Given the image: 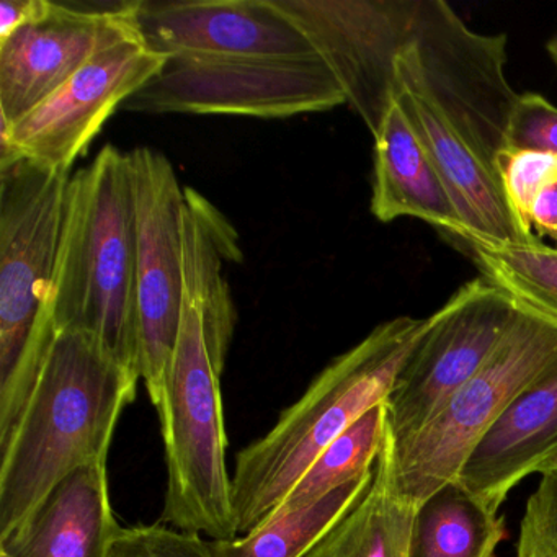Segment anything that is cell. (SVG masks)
Returning a JSON list of instances; mask_svg holds the SVG:
<instances>
[{"label":"cell","instance_id":"16","mask_svg":"<svg viewBox=\"0 0 557 557\" xmlns=\"http://www.w3.org/2000/svg\"><path fill=\"white\" fill-rule=\"evenodd\" d=\"M557 453V368L528 387L472 449L458 482L498 513L508 494Z\"/></svg>","mask_w":557,"mask_h":557},{"label":"cell","instance_id":"15","mask_svg":"<svg viewBox=\"0 0 557 557\" xmlns=\"http://www.w3.org/2000/svg\"><path fill=\"white\" fill-rule=\"evenodd\" d=\"M394 99L429 151L466 230V252L475 246L530 244L511 216L497 175L466 145L438 109L396 74Z\"/></svg>","mask_w":557,"mask_h":557},{"label":"cell","instance_id":"1","mask_svg":"<svg viewBox=\"0 0 557 557\" xmlns=\"http://www.w3.org/2000/svg\"><path fill=\"white\" fill-rule=\"evenodd\" d=\"M139 380L90 335L58 332L21 425L0 453V536L71 472L107 461Z\"/></svg>","mask_w":557,"mask_h":557},{"label":"cell","instance_id":"2","mask_svg":"<svg viewBox=\"0 0 557 557\" xmlns=\"http://www.w3.org/2000/svg\"><path fill=\"white\" fill-rule=\"evenodd\" d=\"M426 318L391 319L335 358L262 438L237 455V533L249 534L280 507L318 456L368 410L386 403L397 374L432 327Z\"/></svg>","mask_w":557,"mask_h":557},{"label":"cell","instance_id":"30","mask_svg":"<svg viewBox=\"0 0 557 557\" xmlns=\"http://www.w3.org/2000/svg\"><path fill=\"white\" fill-rule=\"evenodd\" d=\"M546 51L547 54H549L550 61H553L557 67V32L549 38V40H547Z\"/></svg>","mask_w":557,"mask_h":557},{"label":"cell","instance_id":"5","mask_svg":"<svg viewBox=\"0 0 557 557\" xmlns=\"http://www.w3.org/2000/svg\"><path fill=\"white\" fill-rule=\"evenodd\" d=\"M156 409L168 468L162 523L211 541L236 540L221 376L208 350L200 305L185 288L174 355Z\"/></svg>","mask_w":557,"mask_h":557},{"label":"cell","instance_id":"19","mask_svg":"<svg viewBox=\"0 0 557 557\" xmlns=\"http://www.w3.org/2000/svg\"><path fill=\"white\" fill-rule=\"evenodd\" d=\"M417 508L397 485L387 419L370 487L306 557H409Z\"/></svg>","mask_w":557,"mask_h":557},{"label":"cell","instance_id":"3","mask_svg":"<svg viewBox=\"0 0 557 557\" xmlns=\"http://www.w3.org/2000/svg\"><path fill=\"white\" fill-rule=\"evenodd\" d=\"M57 332H84L139 370L136 210L128 152L109 145L71 177L54 276Z\"/></svg>","mask_w":557,"mask_h":557},{"label":"cell","instance_id":"31","mask_svg":"<svg viewBox=\"0 0 557 557\" xmlns=\"http://www.w3.org/2000/svg\"><path fill=\"white\" fill-rule=\"evenodd\" d=\"M547 471H557V453L556 455L550 456L546 462H544L543 469H541L540 474Z\"/></svg>","mask_w":557,"mask_h":557},{"label":"cell","instance_id":"12","mask_svg":"<svg viewBox=\"0 0 557 557\" xmlns=\"http://www.w3.org/2000/svg\"><path fill=\"white\" fill-rule=\"evenodd\" d=\"M139 0L51 2L0 44V122L14 125L107 48L136 37Z\"/></svg>","mask_w":557,"mask_h":557},{"label":"cell","instance_id":"21","mask_svg":"<svg viewBox=\"0 0 557 557\" xmlns=\"http://www.w3.org/2000/svg\"><path fill=\"white\" fill-rule=\"evenodd\" d=\"M373 471L335 488L315 504L263 521L252 533L230 541H208L213 557H306L335 523L360 500Z\"/></svg>","mask_w":557,"mask_h":557},{"label":"cell","instance_id":"13","mask_svg":"<svg viewBox=\"0 0 557 557\" xmlns=\"http://www.w3.org/2000/svg\"><path fill=\"white\" fill-rule=\"evenodd\" d=\"M334 73L371 135L394 99L396 60L410 44L417 0H275Z\"/></svg>","mask_w":557,"mask_h":557},{"label":"cell","instance_id":"11","mask_svg":"<svg viewBox=\"0 0 557 557\" xmlns=\"http://www.w3.org/2000/svg\"><path fill=\"white\" fill-rule=\"evenodd\" d=\"M165 63L168 58L152 51L141 35L107 48L24 119L14 125L0 122V165L24 158L70 172L113 112Z\"/></svg>","mask_w":557,"mask_h":557},{"label":"cell","instance_id":"17","mask_svg":"<svg viewBox=\"0 0 557 557\" xmlns=\"http://www.w3.org/2000/svg\"><path fill=\"white\" fill-rule=\"evenodd\" d=\"M112 510L107 461L58 482L11 533L0 557H109L120 531Z\"/></svg>","mask_w":557,"mask_h":557},{"label":"cell","instance_id":"29","mask_svg":"<svg viewBox=\"0 0 557 557\" xmlns=\"http://www.w3.org/2000/svg\"><path fill=\"white\" fill-rule=\"evenodd\" d=\"M41 0H2L0 2V44L21 30L40 11Z\"/></svg>","mask_w":557,"mask_h":557},{"label":"cell","instance_id":"18","mask_svg":"<svg viewBox=\"0 0 557 557\" xmlns=\"http://www.w3.org/2000/svg\"><path fill=\"white\" fill-rule=\"evenodd\" d=\"M373 139V216L381 223L416 218L465 247L466 230L455 203L396 99Z\"/></svg>","mask_w":557,"mask_h":557},{"label":"cell","instance_id":"14","mask_svg":"<svg viewBox=\"0 0 557 557\" xmlns=\"http://www.w3.org/2000/svg\"><path fill=\"white\" fill-rule=\"evenodd\" d=\"M138 25L165 58L319 54L275 0H139Z\"/></svg>","mask_w":557,"mask_h":557},{"label":"cell","instance_id":"24","mask_svg":"<svg viewBox=\"0 0 557 557\" xmlns=\"http://www.w3.org/2000/svg\"><path fill=\"white\" fill-rule=\"evenodd\" d=\"M495 172L511 216L528 240H536L531 230V208L544 187L557 178V156L531 149L505 148L495 159Z\"/></svg>","mask_w":557,"mask_h":557},{"label":"cell","instance_id":"23","mask_svg":"<svg viewBox=\"0 0 557 557\" xmlns=\"http://www.w3.org/2000/svg\"><path fill=\"white\" fill-rule=\"evenodd\" d=\"M481 275L518 302L557 319V247L530 244L475 246L468 250Z\"/></svg>","mask_w":557,"mask_h":557},{"label":"cell","instance_id":"9","mask_svg":"<svg viewBox=\"0 0 557 557\" xmlns=\"http://www.w3.org/2000/svg\"><path fill=\"white\" fill-rule=\"evenodd\" d=\"M517 299L484 275L465 283L435 311L386 400L397 445L419 435L479 373L517 319Z\"/></svg>","mask_w":557,"mask_h":557},{"label":"cell","instance_id":"25","mask_svg":"<svg viewBox=\"0 0 557 557\" xmlns=\"http://www.w3.org/2000/svg\"><path fill=\"white\" fill-rule=\"evenodd\" d=\"M109 557H213L200 534L164 523L120 528Z\"/></svg>","mask_w":557,"mask_h":557},{"label":"cell","instance_id":"6","mask_svg":"<svg viewBox=\"0 0 557 557\" xmlns=\"http://www.w3.org/2000/svg\"><path fill=\"white\" fill-rule=\"evenodd\" d=\"M410 40L397 57L396 74L420 90L497 175L495 159L507 148L518 99L505 74L507 35L472 30L443 0H417Z\"/></svg>","mask_w":557,"mask_h":557},{"label":"cell","instance_id":"20","mask_svg":"<svg viewBox=\"0 0 557 557\" xmlns=\"http://www.w3.org/2000/svg\"><path fill=\"white\" fill-rule=\"evenodd\" d=\"M505 536V518L453 481L417 508L409 557H495Z\"/></svg>","mask_w":557,"mask_h":557},{"label":"cell","instance_id":"22","mask_svg":"<svg viewBox=\"0 0 557 557\" xmlns=\"http://www.w3.org/2000/svg\"><path fill=\"white\" fill-rule=\"evenodd\" d=\"M386 422V403L368 410L318 456L267 520L309 507L335 488L370 474L383 445Z\"/></svg>","mask_w":557,"mask_h":557},{"label":"cell","instance_id":"27","mask_svg":"<svg viewBox=\"0 0 557 557\" xmlns=\"http://www.w3.org/2000/svg\"><path fill=\"white\" fill-rule=\"evenodd\" d=\"M507 148L557 156V107L540 94H518L508 125Z\"/></svg>","mask_w":557,"mask_h":557},{"label":"cell","instance_id":"7","mask_svg":"<svg viewBox=\"0 0 557 557\" xmlns=\"http://www.w3.org/2000/svg\"><path fill=\"white\" fill-rule=\"evenodd\" d=\"M518 302V301H517ZM517 319L481 371L419 435L397 445V485L422 504L459 471L520 394L557 368V319L518 302Z\"/></svg>","mask_w":557,"mask_h":557},{"label":"cell","instance_id":"26","mask_svg":"<svg viewBox=\"0 0 557 557\" xmlns=\"http://www.w3.org/2000/svg\"><path fill=\"white\" fill-rule=\"evenodd\" d=\"M540 475L524 505L515 549L517 557H557V471Z\"/></svg>","mask_w":557,"mask_h":557},{"label":"cell","instance_id":"10","mask_svg":"<svg viewBox=\"0 0 557 557\" xmlns=\"http://www.w3.org/2000/svg\"><path fill=\"white\" fill-rule=\"evenodd\" d=\"M128 156L136 210L139 370L156 407L174 355L184 299L185 187L161 151L136 148Z\"/></svg>","mask_w":557,"mask_h":557},{"label":"cell","instance_id":"28","mask_svg":"<svg viewBox=\"0 0 557 557\" xmlns=\"http://www.w3.org/2000/svg\"><path fill=\"white\" fill-rule=\"evenodd\" d=\"M530 223L537 239H550L557 247V178L537 195L531 208Z\"/></svg>","mask_w":557,"mask_h":557},{"label":"cell","instance_id":"4","mask_svg":"<svg viewBox=\"0 0 557 557\" xmlns=\"http://www.w3.org/2000/svg\"><path fill=\"white\" fill-rule=\"evenodd\" d=\"M70 172L0 165V453L11 445L57 337L54 276Z\"/></svg>","mask_w":557,"mask_h":557},{"label":"cell","instance_id":"8","mask_svg":"<svg viewBox=\"0 0 557 557\" xmlns=\"http://www.w3.org/2000/svg\"><path fill=\"white\" fill-rule=\"evenodd\" d=\"M347 106L321 54H177L122 109L126 112L288 119Z\"/></svg>","mask_w":557,"mask_h":557}]
</instances>
